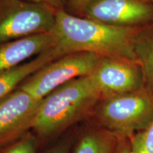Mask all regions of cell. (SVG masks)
<instances>
[{
  "instance_id": "obj_4",
  "label": "cell",
  "mask_w": 153,
  "mask_h": 153,
  "mask_svg": "<svg viewBox=\"0 0 153 153\" xmlns=\"http://www.w3.org/2000/svg\"><path fill=\"white\" fill-rule=\"evenodd\" d=\"M101 57L91 53H70L42 67L19 86L37 99L76 78L90 75Z\"/></svg>"
},
{
  "instance_id": "obj_11",
  "label": "cell",
  "mask_w": 153,
  "mask_h": 153,
  "mask_svg": "<svg viewBox=\"0 0 153 153\" xmlns=\"http://www.w3.org/2000/svg\"><path fill=\"white\" fill-rule=\"evenodd\" d=\"M133 50L143 69L145 88L153 94V22L137 28L133 39Z\"/></svg>"
},
{
  "instance_id": "obj_15",
  "label": "cell",
  "mask_w": 153,
  "mask_h": 153,
  "mask_svg": "<svg viewBox=\"0 0 153 153\" xmlns=\"http://www.w3.org/2000/svg\"><path fill=\"white\" fill-rule=\"evenodd\" d=\"M91 0H68V9L72 11V15L83 17L85 9Z\"/></svg>"
},
{
  "instance_id": "obj_10",
  "label": "cell",
  "mask_w": 153,
  "mask_h": 153,
  "mask_svg": "<svg viewBox=\"0 0 153 153\" xmlns=\"http://www.w3.org/2000/svg\"><path fill=\"white\" fill-rule=\"evenodd\" d=\"M63 55L60 49L55 47L20 65L0 72V100L17 89L38 70Z\"/></svg>"
},
{
  "instance_id": "obj_12",
  "label": "cell",
  "mask_w": 153,
  "mask_h": 153,
  "mask_svg": "<svg viewBox=\"0 0 153 153\" xmlns=\"http://www.w3.org/2000/svg\"><path fill=\"white\" fill-rule=\"evenodd\" d=\"M120 139L102 128L89 130L80 137L73 153H115Z\"/></svg>"
},
{
  "instance_id": "obj_16",
  "label": "cell",
  "mask_w": 153,
  "mask_h": 153,
  "mask_svg": "<svg viewBox=\"0 0 153 153\" xmlns=\"http://www.w3.org/2000/svg\"><path fill=\"white\" fill-rule=\"evenodd\" d=\"M26 1L38 4L48 6L57 10V9L62 8V4L65 0H26Z\"/></svg>"
},
{
  "instance_id": "obj_5",
  "label": "cell",
  "mask_w": 153,
  "mask_h": 153,
  "mask_svg": "<svg viewBox=\"0 0 153 153\" xmlns=\"http://www.w3.org/2000/svg\"><path fill=\"white\" fill-rule=\"evenodd\" d=\"M56 11L26 0H0V43L51 33Z\"/></svg>"
},
{
  "instance_id": "obj_17",
  "label": "cell",
  "mask_w": 153,
  "mask_h": 153,
  "mask_svg": "<svg viewBox=\"0 0 153 153\" xmlns=\"http://www.w3.org/2000/svg\"><path fill=\"white\" fill-rule=\"evenodd\" d=\"M115 153H131L129 139H120Z\"/></svg>"
},
{
  "instance_id": "obj_19",
  "label": "cell",
  "mask_w": 153,
  "mask_h": 153,
  "mask_svg": "<svg viewBox=\"0 0 153 153\" xmlns=\"http://www.w3.org/2000/svg\"><path fill=\"white\" fill-rule=\"evenodd\" d=\"M146 1H150V2H152V3H153V0H146Z\"/></svg>"
},
{
  "instance_id": "obj_13",
  "label": "cell",
  "mask_w": 153,
  "mask_h": 153,
  "mask_svg": "<svg viewBox=\"0 0 153 153\" xmlns=\"http://www.w3.org/2000/svg\"><path fill=\"white\" fill-rule=\"evenodd\" d=\"M131 153H153V118L148 126L129 138Z\"/></svg>"
},
{
  "instance_id": "obj_18",
  "label": "cell",
  "mask_w": 153,
  "mask_h": 153,
  "mask_svg": "<svg viewBox=\"0 0 153 153\" xmlns=\"http://www.w3.org/2000/svg\"><path fill=\"white\" fill-rule=\"evenodd\" d=\"M49 153H68V147L66 143H62L55 147Z\"/></svg>"
},
{
  "instance_id": "obj_6",
  "label": "cell",
  "mask_w": 153,
  "mask_h": 153,
  "mask_svg": "<svg viewBox=\"0 0 153 153\" xmlns=\"http://www.w3.org/2000/svg\"><path fill=\"white\" fill-rule=\"evenodd\" d=\"M90 76L103 97L145 88L143 69L136 60L101 57Z\"/></svg>"
},
{
  "instance_id": "obj_2",
  "label": "cell",
  "mask_w": 153,
  "mask_h": 153,
  "mask_svg": "<svg viewBox=\"0 0 153 153\" xmlns=\"http://www.w3.org/2000/svg\"><path fill=\"white\" fill-rule=\"evenodd\" d=\"M102 97L90 75L72 79L42 99L33 129L42 137L60 133L93 113Z\"/></svg>"
},
{
  "instance_id": "obj_9",
  "label": "cell",
  "mask_w": 153,
  "mask_h": 153,
  "mask_svg": "<svg viewBox=\"0 0 153 153\" xmlns=\"http://www.w3.org/2000/svg\"><path fill=\"white\" fill-rule=\"evenodd\" d=\"M55 46L52 33L0 43V72L14 68Z\"/></svg>"
},
{
  "instance_id": "obj_8",
  "label": "cell",
  "mask_w": 153,
  "mask_h": 153,
  "mask_svg": "<svg viewBox=\"0 0 153 153\" xmlns=\"http://www.w3.org/2000/svg\"><path fill=\"white\" fill-rule=\"evenodd\" d=\"M41 102L19 87L0 100V147L33 128Z\"/></svg>"
},
{
  "instance_id": "obj_14",
  "label": "cell",
  "mask_w": 153,
  "mask_h": 153,
  "mask_svg": "<svg viewBox=\"0 0 153 153\" xmlns=\"http://www.w3.org/2000/svg\"><path fill=\"white\" fill-rule=\"evenodd\" d=\"M0 153H36L35 140L30 135L26 136L9 148L1 150Z\"/></svg>"
},
{
  "instance_id": "obj_7",
  "label": "cell",
  "mask_w": 153,
  "mask_h": 153,
  "mask_svg": "<svg viewBox=\"0 0 153 153\" xmlns=\"http://www.w3.org/2000/svg\"><path fill=\"white\" fill-rule=\"evenodd\" d=\"M83 17L111 26L140 28L153 22V3L146 0H91Z\"/></svg>"
},
{
  "instance_id": "obj_1",
  "label": "cell",
  "mask_w": 153,
  "mask_h": 153,
  "mask_svg": "<svg viewBox=\"0 0 153 153\" xmlns=\"http://www.w3.org/2000/svg\"><path fill=\"white\" fill-rule=\"evenodd\" d=\"M137 28L103 24L74 16L61 8L56 11L55 24L51 33L55 46L64 54L86 52L99 57L136 60L133 39Z\"/></svg>"
},
{
  "instance_id": "obj_3",
  "label": "cell",
  "mask_w": 153,
  "mask_h": 153,
  "mask_svg": "<svg viewBox=\"0 0 153 153\" xmlns=\"http://www.w3.org/2000/svg\"><path fill=\"white\" fill-rule=\"evenodd\" d=\"M100 128L120 139L131 137L153 118V94L145 88L103 97L93 111Z\"/></svg>"
}]
</instances>
